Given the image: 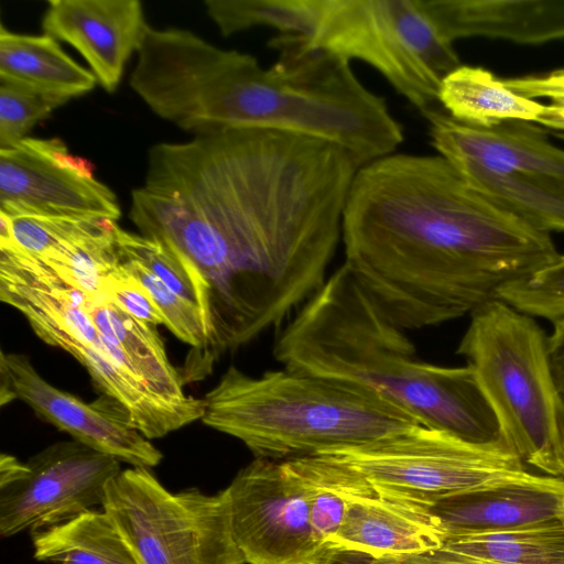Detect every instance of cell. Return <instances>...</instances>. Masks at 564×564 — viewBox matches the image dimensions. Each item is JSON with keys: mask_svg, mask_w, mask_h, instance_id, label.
I'll list each match as a JSON object with an SVG mask.
<instances>
[{"mask_svg": "<svg viewBox=\"0 0 564 564\" xmlns=\"http://www.w3.org/2000/svg\"><path fill=\"white\" fill-rule=\"evenodd\" d=\"M359 167L336 144L261 129L150 148L129 218L185 273L207 354L280 326L323 286Z\"/></svg>", "mask_w": 564, "mask_h": 564, "instance_id": "1", "label": "cell"}, {"mask_svg": "<svg viewBox=\"0 0 564 564\" xmlns=\"http://www.w3.org/2000/svg\"><path fill=\"white\" fill-rule=\"evenodd\" d=\"M344 264L402 329L436 326L555 262L550 234L473 187L443 156L360 166L341 225Z\"/></svg>", "mask_w": 564, "mask_h": 564, "instance_id": "2", "label": "cell"}, {"mask_svg": "<svg viewBox=\"0 0 564 564\" xmlns=\"http://www.w3.org/2000/svg\"><path fill=\"white\" fill-rule=\"evenodd\" d=\"M273 356L285 369L360 388L425 427L477 444L506 443L473 369L421 360L344 263L297 310Z\"/></svg>", "mask_w": 564, "mask_h": 564, "instance_id": "3", "label": "cell"}, {"mask_svg": "<svg viewBox=\"0 0 564 564\" xmlns=\"http://www.w3.org/2000/svg\"><path fill=\"white\" fill-rule=\"evenodd\" d=\"M202 400L205 425L272 460L360 446L421 425L360 388L285 368L252 377L230 366Z\"/></svg>", "mask_w": 564, "mask_h": 564, "instance_id": "4", "label": "cell"}, {"mask_svg": "<svg viewBox=\"0 0 564 564\" xmlns=\"http://www.w3.org/2000/svg\"><path fill=\"white\" fill-rule=\"evenodd\" d=\"M546 338L532 316L496 299L473 311L457 354L475 372L508 446L525 465L564 478V400Z\"/></svg>", "mask_w": 564, "mask_h": 564, "instance_id": "5", "label": "cell"}, {"mask_svg": "<svg viewBox=\"0 0 564 564\" xmlns=\"http://www.w3.org/2000/svg\"><path fill=\"white\" fill-rule=\"evenodd\" d=\"M290 36L370 65L421 115L436 108L442 79L462 65L421 0H317L308 33Z\"/></svg>", "mask_w": 564, "mask_h": 564, "instance_id": "6", "label": "cell"}, {"mask_svg": "<svg viewBox=\"0 0 564 564\" xmlns=\"http://www.w3.org/2000/svg\"><path fill=\"white\" fill-rule=\"evenodd\" d=\"M330 456L373 486L420 503L503 488L564 491V478L530 471L506 444H477L423 425Z\"/></svg>", "mask_w": 564, "mask_h": 564, "instance_id": "7", "label": "cell"}, {"mask_svg": "<svg viewBox=\"0 0 564 564\" xmlns=\"http://www.w3.org/2000/svg\"><path fill=\"white\" fill-rule=\"evenodd\" d=\"M101 508L140 564H246L227 488L171 491L151 468L130 467L109 481Z\"/></svg>", "mask_w": 564, "mask_h": 564, "instance_id": "8", "label": "cell"}, {"mask_svg": "<svg viewBox=\"0 0 564 564\" xmlns=\"http://www.w3.org/2000/svg\"><path fill=\"white\" fill-rule=\"evenodd\" d=\"M85 294L53 273L32 279L14 310L45 344L75 358L104 395L126 411L130 424L148 440L164 437L204 414V404L183 405L154 392L121 350L94 323Z\"/></svg>", "mask_w": 564, "mask_h": 564, "instance_id": "9", "label": "cell"}, {"mask_svg": "<svg viewBox=\"0 0 564 564\" xmlns=\"http://www.w3.org/2000/svg\"><path fill=\"white\" fill-rule=\"evenodd\" d=\"M120 462L77 441L48 445L26 462L0 456V536L12 538L102 507Z\"/></svg>", "mask_w": 564, "mask_h": 564, "instance_id": "10", "label": "cell"}, {"mask_svg": "<svg viewBox=\"0 0 564 564\" xmlns=\"http://www.w3.org/2000/svg\"><path fill=\"white\" fill-rule=\"evenodd\" d=\"M246 564H326L333 553L310 519L303 484L288 460L254 458L226 487Z\"/></svg>", "mask_w": 564, "mask_h": 564, "instance_id": "11", "label": "cell"}, {"mask_svg": "<svg viewBox=\"0 0 564 564\" xmlns=\"http://www.w3.org/2000/svg\"><path fill=\"white\" fill-rule=\"evenodd\" d=\"M89 161L57 138H25L0 149V212L11 218L118 220L115 192L93 176Z\"/></svg>", "mask_w": 564, "mask_h": 564, "instance_id": "12", "label": "cell"}, {"mask_svg": "<svg viewBox=\"0 0 564 564\" xmlns=\"http://www.w3.org/2000/svg\"><path fill=\"white\" fill-rule=\"evenodd\" d=\"M14 400L74 441L120 463L153 468L163 459L160 449L131 426L120 404L104 395L87 403L45 380L28 356L1 350L0 404Z\"/></svg>", "mask_w": 564, "mask_h": 564, "instance_id": "13", "label": "cell"}, {"mask_svg": "<svg viewBox=\"0 0 564 564\" xmlns=\"http://www.w3.org/2000/svg\"><path fill=\"white\" fill-rule=\"evenodd\" d=\"M150 29L138 0H50L43 33L73 46L97 83L115 93Z\"/></svg>", "mask_w": 564, "mask_h": 564, "instance_id": "14", "label": "cell"}, {"mask_svg": "<svg viewBox=\"0 0 564 564\" xmlns=\"http://www.w3.org/2000/svg\"><path fill=\"white\" fill-rule=\"evenodd\" d=\"M446 535L426 505L378 488L360 474L330 550L380 560L437 549Z\"/></svg>", "mask_w": 564, "mask_h": 564, "instance_id": "15", "label": "cell"}, {"mask_svg": "<svg viewBox=\"0 0 564 564\" xmlns=\"http://www.w3.org/2000/svg\"><path fill=\"white\" fill-rule=\"evenodd\" d=\"M422 116L432 147L449 162H468L503 174L564 177V150L552 144L533 122L508 120L478 128L460 123L437 108Z\"/></svg>", "mask_w": 564, "mask_h": 564, "instance_id": "16", "label": "cell"}, {"mask_svg": "<svg viewBox=\"0 0 564 564\" xmlns=\"http://www.w3.org/2000/svg\"><path fill=\"white\" fill-rule=\"evenodd\" d=\"M440 34L521 44L564 39V0H421Z\"/></svg>", "mask_w": 564, "mask_h": 564, "instance_id": "17", "label": "cell"}, {"mask_svg": "<svg viewBox=\"0 0 564 564\" xmlns=\"http://www.w3.org/2000/svg\"><path fill=\"white\" fill-rule=\"evenodd\" d=\"M382 564H564V523L448 532L434 550L377 560Z\"/></svg>", "mask_w": 564, "mask_h": 564, "instance_id": "18", "label": "cell"}, {"mask_svg": "<svg viewBox=\"0 0 564 564\" xmlns=\"http://www.w3.org/2000/svg\"><path fill=\"white\" fill-rule=\"evenodd\" d=\"M448 532L507 529L563 519L564 491L503 488L442 497L424 503Z\"/></svg>", "mask_w": 564, "mask_h": 564, "instance_id": "19", "label": "cell"}, {"mask_svg": "<svg viewBox=\"0 0 564 564\" xmlns=\"http://www.w3.org/2000/svg\"><path fill=\"white\" fill-rule=\"evenodd\" d=\"M0 78L69 100L94 89L95 75L43 33L21 34L0 25Z\"/></svg>", "mask_w": 564, "mask_h": 564, "instance_id": "20", "label": "cell"}, {"mask_svg": "<svg viewBox=\"0 0 564 564\" xmlns=\"http://www.w3.org/2000/svg\"><path fill=\"white\" fill-rule=\"evenodd\" d=\"M438 104L454 120L491 128L508 120L536 122L545 105L516 94L481 67L460 65L441 82Z\"/></svg>", "mask_w": 564, "mask_h": 564, "instance_id": "21", "label": "cell"}, {"mask_svg": "<svg viewBox=\"0 0 564 564\" xmlns=\"http://www.w3.org/2000/svg\"><path fill=\"white\" fill-rule=\"evenodd\" d=\"M33 556L52 564H140L115 523L100 509L31 532Z\"/></svg>", "mask_w": 564, "mask_h": 564, "instance_id": "22", "label": "cell"}, {"mask_svg": "<svg viewBox=\"0 0 564 564\" xmlns=\"http://www.w3.org/2000/svg\"><path fill=\"white\" fill-rule=\"evenodd\" d=\"M449 163L473 187L532 227L547 234L564 231V177L503 174L468 162Z\"/></svg>", "mask_w": 564, "mask_h": 564, "instance_id": "23", "label": "cell"}, {"mask_svg": "<svg viewBox=\"0 0 564 564\" xmlns=\"http://www.w3.org/2000/svg\"><path fill=\"white\" fill-rule=\"evenodd\" d=\"M285 460L303 484L317 538L332 552V543L345 519L349 492L360 474L326 455Z\"/></svg>", "mask_w": 564, "mask_h": 564, "instance_id": "24", "label": "cell"}, {"mask_svg": "<svg viewBox=\"0 0 564 564\" xmlns=\"http://www.w3.org/2000/svg\"><path fill=\"white\" fill-rule=\"evenodd\" d=\"M204 6L225 37L257 26L276 30L279 35L304 36L314 19L316 0H206Z\"/></svg>", "mask_w": 564, "mask_h": 564, "instance_id": "25", "label": "cell"}, {"mask_svg": "<svg viewBox=\"0 0 564 564\" xmlns=\"http://www.w3.org/2000/svg\"><path fill=\"white\" fill-rule=\"evenodd\" d=\"M68 100L0 78V149L28 138L31 129Z\"/></svg>", "mask_w": 564, "mask_h": 564, "instance_id": "26", "label": "cell"}, {"mask_svg": "<svg viewBox=\"0 0 564 564\" xmlns=\"http://www.w3.org/2000/svg\"><path fill=\"white\" fill-rule=\"evenodd\" d=\"M497 297L532 317L552 322L564 317V254L533 275L501 288Z\"/></svg>", "mask_w": 564, "mask_h": 564, "instance_id": "27", "label": "cell"}, {"mask_svg": "<svg viewBox=\"0 0 564 564\" xmlns=\"http://www.w3.org/2000/svg\"><path fill=\"white\" fill-rule=\"evenodd\" d=\"M127 270L134 275L148 290L161 314L165 318V327L196 352L205 345L203 319L197 306L176 294L162 280L142 265L123 261Z\"/></svg>", "mask_w": 564, "mask_h": 564, "instance_id": "28", "label": "cell"}, {"mask_svg": "<svg viewBox=\"0 0 564 564\" xmlns=\"http://www.w3.org/2000/svg\"><path fill=\"white\" fill-rule=\"evenodd\" d=\"M115 240L120 260L142 265L176 294L195 304L194 293L185 273L160 243L119 226L115 230Z\"/></svg>", "mask_w": 564, "mask_h": 564, "instance_id": "29", "label": "cell"}, {"mask_svg": "<svg viewBox=\"0 0 564 564\" xmlns=\"http://www.w3.org/2000/svg\"><path fill=\"white\" fill-rule=\"evenodd\" d=\"M106 220L109 219L17 217L12 218V226L17 245L29 254L41 258L96 229Z\"/></svg>", "mask_w": 564, "mask_h": 564, "instance_id": "30", "label": "cell"}, {"mask_svg": "<svg viewBox=\"0 0 564 564\" xmlns=\"http://www.w3.org/2000/svg\"><path fill=\"white\" fill-rule=\"evenodd\" d=\"M105 296L109 302L140 322L155 327L158 325L165 326V318L150 293L127 270L121 260L106 280Z\"/></svg>", "mask_w": 564, "mask_h": 564, "instance_id": "31", "label": "cell"}, {"mask_svg": "<svg viewBox=\"0 0 564 564\" xmlns=\"http://www.w3.org/2000/svg\"><path fill=\"white\" fill-rule=\"evenodd\" d=\"M503 83L518 95L531 99L546 98L550 105L564 109V68L508 78Z\"/></svg>", "mask_w": 564, "mask_h": 564, "instance_id": "32", "label": "cell"}, {"mask_svg": "<svg viewBox=\"0 0 564 564\" xmlns=\"http://www.w3.org/2000/svg\"><path fill=\"white\" fill-rule=\"evenodd\" d=\"M552 323V333L546 338L547 361L554 384L564 400V317Z\"/></svg>", "mask_w": 564, "mask_h": 564, "instance_id": "33", "label": "cell"}, {"mask_svg": "<svg viewBox=\"0 0 564 564\" xmlns=\"http://www.w3.org/2000/svg\"><path fill=\"white\" fill-rule=\"evenodd\" d=\"M538 122L547 128L564 133V109L557 108L552 105H545L544 110L542 115L539 117L536 123Z\"/></svg>", "mask_w": 564, "mask_h": 564, "instance_id": "34", "label": "cell"}, {"mask_svg": "<svg viewBox=\"0 0 564 564\" xmlns=\"http://www.w3.org/2000/svg\"><path fill=\"white\" fill-rule=\"evenodd\" d=\"M368 564H382V563H380V562H379V561H377V560H370V562H369Z\"/></svg>", "mask_w": 564, "mask_h": 564, "instance_id": "35", "label": "cell"}, {"mask_svg": "<svg viewBox=\"0 0 564 564\" xmlns=\"http://www.w3.org/2000/svg\"><path fill=\"white\" fill-rule=\"evenodd\" d=\"M563 523H564V512H563Z\"/></svg>", "mask_w": 564, "mask_h": 564, "instance_id": "36", "label": "cell"}]
</instances>
